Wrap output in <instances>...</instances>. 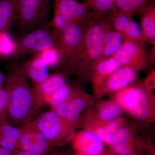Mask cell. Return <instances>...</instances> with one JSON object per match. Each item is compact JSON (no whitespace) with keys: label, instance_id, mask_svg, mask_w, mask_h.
Returning a JSON list of instances; mask_svg holds the SVG:
<instances>
[{"label":"cell","instance_id":"484cf974","mask_svg":"<svg viewBox=\"0 0 155 155\" xmlns=\"http://www.w3.org/2000/svg\"><path fill=\"white\" fill-rule=\"evenodd\" d=\"M80 85L78 84H71L67 83L50 98L47 104L51 109L60 104L69 101Z\"/></svg>","mask_w":155,"mask_h":155},{"label":"cell","instance_id":"1f68e13d","mask_svg":"<svg viewBox=\"0 0 155 155\" xmlns=\"http://www.w3.org/2000/svg\"><path fill=\"white\" fill-rule=\"evenodd\" d=\"M62 16L58 13L54 12L52 22V30L54 34L62 33L66 30L71 25Z\"/></svg>","mask_w":155,"mask_h":155},{"label":"cell","instance_id":"f35d334b","mask_svg":"<svg viewBox=\"0 0 155 155\" xmlns=\"http://www.w3.org/2000/svg\"><path fill=\"white\" fill-rule=\"evenodd\" d=\"M113 155L112 154H111L110 153H103L101 154L100 155Z\"/></svg>","mask_w":155,"mask_h":155},{"label":"cell","instance_id":"ba28073f","mask_svg":"<svg viewBox=\"0 0 155 155\" xmlns=\"http://www.w3.org/2000/svg\"><path fill=\"white\" fill-rule=\"evenodd\" d=\"M84 21L78 24H71L62 33L53 32L56 38L55 46L61 51L63 65L67 70L74 61L81 45L83 35Z\"/></svg>","mask_w":155,"mask_h":155},{"label":"cell","instance_id":"2e32d148","mask_svg":"<svg viewBox=\"0 0 155 155\" xmlns=\"http://www.w3.org/2000/svg\"><path fill=\"white\" fill-rule=\"evenodd\" d=\"M138 72L129 67H121L114 71L106 81L105 94L113 95L133 83Z\"/></svg>","mask_w":155,"mask_h":155},{"label":"cell","instance_id":"e575fe53","mask_svg":"<svg viewBox=\"0 0 155 155\" xmlns=\"http://www.w3.org/2000/svg\"><path fill=\"white\" fill-rule=\"evenodd\" d=\"M13 155H48L38 153L30 152L22 150H17L13 152Z\"/></svg>","mask_w":155,"mask_h":155},{"label":"cell","instance_id":"9c48e42d","mask_svg":"<svg viewBox=\"0 0 155 155\" xmlns=\"http://www.w3.org/2000/svg\"><path fill=\"white\" fill-rule=\"evenodd\" d=\"M145 43V41H124L113 58L121 67H129L138 72L144 70L148 66Z\"/></svg>","mask_w":155,"mask_h":155},{"label":"cell","instance_id":"d6986e66","mask_svg":"<svg viewBox=\"0 0 155 155\" xmlns=\"http://www.w3.org/2000/svg\"><path fill=\"white\" fill-rule=\"evenodd\" d=\"M22 64L28 79L32 81L34 86L43 82L49 76L48 68L37 54Z\"/></svg>","mask_w":155,"mask_h":155},{"label":"cell","instance_id":"8fae6325","mask_svg":"<svg viewBox=\"0 0 155 155\" xmlns=\"http://www.w3.org/2000/svg\"><path fill=\"white\" fill-rule=\"evenodd\" d=\"M121 67L116 59L113 58L107 59L100 58L95 64L89 80L91 81L94 95L96 100L100 99L105 95V86L108 78Z\"/></svg>","mask_w":155,"mask_h":155},{"label":"cell","instance_id":"277c9868","mask_svg":"<svg viewBox=\"0 0 155 155\" xmlns=\"http://www.w3.org/2000/svg\"><path fill=\"white\" fill-rule=\"evenodd\" d=\"M137 130L135 125L128 122L114 134L106 153L113 155H151L155 151L151 137Z\"/></svg>","mask_w":155,"mask_h":155},{"label":"cell","instance_id":"6da1fadb","mask_svg":"<svg viewBox=\"0 0 155 155\" xmlns=\"http://www.w3.org/2000/svg\"><path fill=\"white\" fill-rule=\"evenodd\" d=\"M4 87L9 94L8 120L21 127L32 121L40 107L37 102L22 64H15L5 77Z\"/></svg>","mask_w":155,"mask_h":155},{"label":"cell","instance_id":"5b68a950","mask_svg":"<svg viewBox=\"0 0 155 155\" xmlns=\"http://www.w3.org/2000/svg\"><path fill=\"white\" fill-rule=\"evenodd\" d=\"M51 147H64L71 142L76 128L53 111L44 112L33 119Z\"/></svg>","mask_w":155,"mask_h":155},{"label":"cell","instance_id":"603a6c76","mask_svg":"<svg viewBox=\"0 0 155 155\" xmlns=\"http://www.w3.org/2000/svg\"><path fill=\"white\" fill-rule=\"evenodd\" d=\"M17 0H0V31H8L15 22Z\"/></svg>","mask_w":155,"mask_h":155},{"label":"cell","instance_id":"8992f818","mask_svg":"<svg viewBox=\"0 0 155 155\" xmlns=\"http://www.w3.org/2000/svg\"><path fill=\"white\" fill-rule=\"evenodd\" d=\"M49 0H17L15 22L22 31L45 25L49 12Z\"/></svg>","mask_w":155,"mask_h":155},{"label":"cell","instance_id":"4316f807","mask_svg":"<svg viewBox=\"0 0 155 155\" xmlns=\"http://www.w3.org/2000/svg\"><path fill=\"white\" fill-rule=\"evenodd\" d=\"M36 54L39 56L48 68H55L63 65L61 51L56 46L42 50Z\"/></svg>","mask_w":155,"mask_h":155},{"label":"cell","instance_id":"7c38bea8","mask_svg":"<svg viewBox=\"0 0 155 155\" xmlns=\"http://www.w3.org/2000/svg\"><path fill=\"white\" fill-rule=\"evenodd\" d=\"M71 142L74 155L101 154L104 153L106 144L97 134L86 129L76 132Z\"/></svg>","mask_w":155,"mask_h":155},{"label":"cell","instance_id":"ab89813d","mask_svg":"<svg viewBox=\"0 0 155 155\" xmlns=\"http://www.w3.org/2000/svg\"><path fill=\"white\" fill-rule=\"evenodd\" d=\"M81 1H83L84 2L87 3V0H81Z\"/></svg>","mask_w":155,"mask_h":155},{"label":"cell","instance_id":"e0dca14e","mask_svg":"<svg viewBox=\"0 0 155 155\" xmlns=\"http://www.w3.org/2000/svg\"><path fill=\"white\" fill-rule=\"evenodd\" d=\"M106 122L98 117L92 108L87 110L81 114L77 122V128L91 130L97 134L105 143L110 145L114 135L107 130Z\"/></svg>","mask_w":155,"mask_h":155},{"label":"cell","instance_id":"3957f363","mask_svg":"<svg viewBox=\"0 0 155 155\" xmlns=\"http://www.w3.org/2000/svg\"><path fill=\"white\" fill-rule=\"evenodd\" d=\"M114 97L124 112L139 123L147 126L155 122V96L143 82L137 79Z\"/></svg>","mask_w":155,"mask_h":155},{"label":"cell","instance_id":"9a60e30c","mask_svg":"<svg viewBox=\"0 0 155 155\" xmlns=\"http://www.w3.org/2000/svg\"><path fill=\"white\" fill-rule=\"evenodd\" d=\"M67 84L66 75L58 72L50 75L43 82L34 86L32 91L40 107L47 104L50 98Z\"/></svg>","mask_w":155,"mask_h":155},{"label":"cell","instance_id":"52a82bcc","mask_svg":"<svg viewBox=\"0 0 155 155\" xmlns=\"http://www.w3.org/2000/svg\"><path fill=\"white\" fill-rule=\"evenodd\" d=\"M56 38L50 25H42L26 35L17 42L13 58L17 61L31 54H37L42 50L55 46Z\"/></svg>","mask_w":155,"mask_h":155},{"label":"cell","instance_id":"836d02e7","mask_svg":"<svg viewBox=\"0 0 155 155\" xmlns=\"http://www.w3.org/2000/svg\"><path fill=\"white\" fill-rule=\"evenodd\" d=\"M145 86L148 89L152 91L154 89L155 87V69L150 73L145 80L143 81Z\"/></svg>","mask_w":155,"mask_h":155},{"label":"cell","instance_id":"ffe728a7","mask_svg":"<svg viewBox=\"0 0 155 155\" xmlns=\"http://www.w3.org/2000/svg\"><path fill=\"white\" fill-rule=\"evenodd\" d=\"M93 107L92 109L96 115L106 122L113 121L124 113L121 106L114 98L100 101Z\"/></svg>","mask_w":155,"mask_h":155},{"label":"cell","instance_id":"44dd1931","mask_svg":"<svg viewBox=\"0 0 155 155\" xmlns=\"http://www.w3.org/2000/svg\"><path fill=\"white\" fill-rule=\"evenodd\" d=\"M143 35L145 41L155 46V4L150 1L141 14L140 19Z\"/></svg>","mask_w":155,"mask_h":155},{"label":"cell","instance_id":"d6a6232c","mask_svg":"<svg viewBox=\"0 0 155 155\" xmlns=\"http://www.w3.org/2000/svg\"><path fill=\"white\" fill-rule=\"evenodd\" d=\"M128 122L126 118L121 116L110 122H106V129L114 136L120 128L125 126Z\"/></svg>","mask_w":155,"mask_h":155},{"label":"cell","instance_id":"5bb4252c","mask_svg":"<svg viewBox=\"0 0 155 155\" xmlns=\"http://www.w3.org/2000/svg\"><path fill=\"white\" fill-rule=\"evenodd\" d=\"M96 100L94 95L86 93L80 85L69 100L66 121L77 128V122L80 116L84 112L92 107Z\"/></svg>","mask_w":155,"mask_h":155},{"label":"cell","instance_id":"d590c367","mask_svg":"<svg viewBox=\"0 0 155 155\" xmlns=\"http://www.w3.org/2000/svg\"><path fill=\"white\" fill-rule=\"evenodd\" d=\"M0 155H13V152L0 146Z\"/></svg>","mask_w":155,"mask_h":155},{"label":"cell","instance_id":"83f0119b","mask_svg":"<svg viewBox=\"0 0 155 155\" xmlns=\"http://www.w3.org/2000/svg\"><path fill=\"white\" fill-rule=\"evenodd\" d=\"M17 46V42L14 40L8 31H0V57H13Z\"/></svg>","mask_w":155,"mask_h":155},{"label":"cell","instance_id":"7402d4cb","mask_svg":"<svg viewBox=\"0 0 155 155\" xmlns=\"http://www.w3.org/2000/svg\"><path fill=\"white\" fill-rule=\"evenodd\" d=\"M21 134L20 127L9 122L0 123V146L12 152L18 150Z\"/></svg>","mask_w":155,"mask_h":155},{"label":"cell","instance_id":"f1b7e54d","mask_svg":"<svg viewBox=\"0 0 155 155\" xmlns=\"http://www.w3.org/2000/svg\"><path fill=\"white\" fill-rule=\"evenodd\" d=\"M87 3L95 14L101 17L107 15L116 9V0H87Z\"/></svg>","mask_w":155,"mask_h":155},{"label":"cell","instance_id":"d4e9b609","mask_svg":"<svg viewBox=\"0 0 155 155\" xmlns=\"http://www.w3.org/2000/svg\"><path fill=\"white\" fill-rule=\"evenodd\" d=\"M151 0H116V9L119 11L133 16L141 15L145 8Z\"/></svg>","mask_w":155,"mask_h":155},{"label":"cell","instance_id":"cb8c5ba5","mask_svg":"<svg viewBox=\"0 0 155 155\" xmlns=\"http://www.w3.org/2000/svg\"><path fill=\"white\" fill-rule=\"evenodd\" d=\"M132 16L116 9L105 16V17L115 30L122 35L130 22L133 21Z\"/></svg>","mask_w":155,"mask_h":155},{"label":"cell","instance_id":"60d3db41","mask_svg":"<svg viewBox=\"0 0 155 155\" xmlns=\"http://www.w3.org/2000/svg\"><path fill=\"white\" fill-rule=\"evenodd\" d=\"M151 155H155V151L153 152V153Z\"/></svg>","mask_w":155,"mask_h":155},{"label":"cell","instance_id":"ac0fdd59","mask_svg":"<svg viewBox=\"0 0 155 155\" xmlns=\"http://www.w3.org/2000/svg\"><path fill=\"white\" fill-rule=\"evenodd\" d=\"M105 35L102 52L101 58L107 59L113 58L117 52L124 42L122 34L116 31L104 16Z\"/></svg>","mask_w":155,"mask_h":155},{"label":"cell","instance_id":"74e56055","mask_svg":"<svg viewBox=\"0 0 155 155\" xmlns=\"http://www.w3.org/2000/svg\"><path fill=\"white\" fill-rule=\"evenodd\" d=\"M50 155H69L61 152H55L53 151L50 153Z\"/></svg>","mask_w":155,"mask_h":155},{"label":"cell","instance_id":"f546056e","mask_svg":"<svg viewBox=\"0 0 155 155\" xmlns=\"http://www.w3.org/2000/svg\"><path fill=\"white\" fill-rule=\"evenodd\" d=\"M122 35L124 41H145L141 27L137 22L133 20L130 22L126 30L122 34Z\"/></svg>","mask_w":155,"mask_h":155},{"label":"cell","instance_id":"4fadbf2b","mask_svg":"<svg viewBox=\"0 0 155 155\" xmlns=\"http://www.w3.org/2000/svg\"><path fill=\"white\" fill-rule=\"evenodd\" d=\"M87 3L76 0H54V12L60 14L70 24L84 21L89 13Z\"/></svg>","mask_w":155,"mask_h":155},{"label":"cell","instance_id":"4dcf8cb0","mask_svg":"<svg viewBox=\"0 0 155 155\" xmlns=\"http://www.w3.org/2000/svg\"><path fill=\"white\" fill-rule=\"evenodd\" d=\"M9 94L4 87H0V123L9 122L8 120Z\"/></svg>","mask_w":155,"mask_h":155},{"label":"cell","instance_id":"8d00e7d4","mask_svg":"<svg viewBox=\"0 0 155 155\" xmlns=\"http://www.w3.org/2000/svg\"><path fill=\"white\" fill-rule=\"evenodd\" d=\"M5 81V77L0 69V87L4 86Z\"/></svg>","mask_w":155,"mask_h":155},{"label":"cell","instance_id":"7a4b0ae2","mask_svg":"<svg viewBox=\"0 0 155 155\" xmlns=\"http://www.w3.org/2000/svg\"><path fill=\"white\" fill-rule=\"evenodd\" d=\"M105 29L104 16L89 13L84 21L83 38L80 48L67 72L80 82L89 79L93 67L101 56Z\"/></svg>","mask_w":155,"mask_h":155},{"label":"cell","instance_id":"30bf717a","mask_svg":"<svg viewBox=\"0 0 155 155\" xmlns=\"http://www.w3.org/2000/svg\"><path fill=\"white\" fill-rule=\"evenodd\" d=\"M21 137L18 150L48 155L54 151L43 134L39 130L34 120L20 127Z\"/></svg>","mask_w":155,"mask_h":155}]
</instances>
